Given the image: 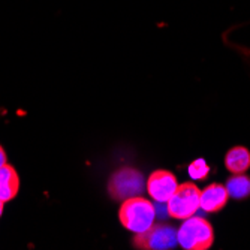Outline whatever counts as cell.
Instances as JSON below:
<instances>
[{
	"label": "cell",
	"instance_id": "cell-4",
	"mask_svg": "<svg viewBox=\"0 0 250 250\" xmlns=\"http://www.w3.org/2000/svg\"><path fill=\"white\" fill-rule=\"evenodd\" d=\"M199 195L201 190L193 183L178 185L175 192L165 202L168 214L178 220H185L193 216L199 210Z\"/></svg>",
	"mask_w": 250,
	"mask_h": 250
},
{
	"label": "cell",
	"instance_id": "cell-5",
	"mask_svg": "<svg viewBox=\"0 0 250 250\" xmlns=\"http://www.w3.org/2000/svg\"><path fill=\"white\" fill-rule=\"evenodd\" d=\"M133 247L141 250H167L174 249L177 241V231L167 223H153L144 232H138L133 238Z\"/></svg>",
	"mask_w": 250,
	"mask_h": 250
},
{
	"label": "cell",
	"instance_id": "cell-13",
	"mask_svg": "<svg viewBox=\"0 0 250 250\" xmlns=\"http://www.w3.org/2000/svg\"><path fill=\"white\" fill-rule=\"evenodd\" d=\"M3 201L2 199H0V217H2V214H3Z\"/></svg>",
	"mask_w": 250,
	"mask_h": 250
},
{
	"label": "cell",
	"instance_id": "cell-8",
	"mask_svg": "<svg viewBox=\"0 0 250 250\" xmlns=\"http://www.w3.org/2000/svg\"><path fill=\"white\" fill-rule=\"evenodd\" d=\"M20 190V177L12 165L8 162L0 168V199L8 202L17 196Z\"/></svg>",
	"mask_w": 250,
	"mask_h": 250
},
{
	"label": "cell",
	"instance_id": "cell-10",
	"mask_svg": "<svg viewBox=\"0 0 250 250\" xmlns=\"http://www.w3.org/2000/svg\"><path fill=\"white\" fill-rule=\"evenodd\" d=\"M229 198L244 199L250 195V177L244 174H234L226 183Z\"/></svg>",
	"mask_w": 250,
	"mask_h": 250
},
{
	"label": "cell",
	"instance_id": "cell-3",
	"mask_svg": "<svg viewBox=\"0 0 250 250\" xmlns=\"http://www.w3.org/2000/svg\"><path fill=\"white\" fill-rule=\"evenodd\" d=\"M144 192V177L132 167H122L112 172L108 181V193L114 201H125Z\"/></svg>",
	"mask_w": 250,
	"mask_h": 250
},
{
	"label": "cell",
	"instance_id": "cell-7",
	"mask_svg": "<svg viewBox=\"0 0 250 250\" xmlns=\"http://www.w3.org/2000/svg\"><path fill=\"white\" fill-rule=\"evenodd\" d=\"M228 199H229V193L226 186L213 183L208 185L204 190H201L199 208H202L207 213H217L228 204Z\"/></svg>",
	"mask_w": 250,
	"mask_h": 250
},
{
	"label": "cell",
	"instance_id": "cell-11",
	"mask_svg": "<svg viewBox=\"0 0 250 250\" xmlns=\"http://www.w3.org/2000/svg\"><path fill=\"white\" fill-rule=\"evenodd\" d=\"M189 175L193 178V180H204L208 177V172H210V167L207 165V162L204 161V159H196L193 161L189 168Z\"/></svg>",
	"mask_w": 250,
	"mask_h": 250
},
{
	"label": "cell",
	"instance_id": "cell-1",
	"mask_svg": "<svg viewBox=\"0 0 250 250\" xmlns=\"http://www.w3.org/2000/svg\"><path fill=\"white\" fill-rule=\"evenodd\" d=\"M156 207L153 202L136 195L122 201L119 210V220L130 232H144L154 223Z\"/></svg>",
	"mask_w": 250,
	"mask_h": 250
},
{
	"label": "cell",
	"instance_id": "cell-6",
	"mask_svg": "<svg viewBox=\"0 0 250 250\" xmlns=\"http://www.w3.org/2000/svg\"><path fill=\"white\" fill-rule=\"evenodd\" d=\"M178 186L177 177L167 169H157L150 174L146 189L156 202H167Z\"/></svg>",
	"mask_w": 250,
	"mask_h": 250
},
{
	"label": "cell",
	"instance_id": "cell-12",
	"mask_svg": "<svg viewBox=\"0 0 250 250\" xmlns=\"http://www.w3.org/2000/svg\"><path fill=\"white\" fill-rule=\"evenodd\" d=\"M5 164H6V153H5L3 147L0 146V168H2Z\"/></svg>",
	"mask_w": 250,
	"mask_h": 250
},
{
	"label": "cell",
	"instance_id": "cell-9",
	"mask_svg": "<svg viewBox=\"0 0 250 250\" xmlns=\"http://www.w3.org/2000/svg\"><path fill=\"white\" fill-rule=\"evenodd\" d=\"M225 167L231 174H244L250 168V151L246 147H232L225 156Z\"/></svg>",
	"mask_w": 250,
	"mask_h": 250
},
{
	"label": "cell",
	"instance_id": "cell-2",
	"mask_svg": "<svg viewBox=\"0 0 250 250\" xmlns=\"http://www.w3.org/2000/svg\"><path fill=\"white\" fill-rule=\"evenodd\" d=\"M177 241L185 250H208L214 243V229L207 219L193 214L180 226Z\"/></svg>",
	"mask_w": 250,
	"mask_h": 250
}]
</instances>
